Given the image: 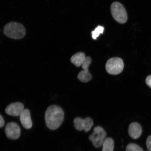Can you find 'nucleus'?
I'll return each mask as SVG.
<instances>
[{"label":"nucleus","mask_w":151,"mask_h":151,"mask_svg":"<svg viewBox=\"0 0 151 151\" xmlns=\"http://www.w3.org/2000/svg\"><path fill=\"white\" fill-rule=\"evenodd\" d=\"M74 127L78 131H84L86 132L89 131L93 125V120L91 118L87 117L85 119L77 118L73 120Z\"/></svg>","instance_id":"6"},{"label":"nucleus","mask_w":151,"mask_h":151,"mask_svg":"<svg viewBox=\"0 0 151 151\" xmlns=\"http://www.w3.org/2000/svg\"><path fill=\"white\" fill-rule=\"evenodd\" d=\"M146 145L147 148L149 151H151V135L147 138L146 141Z\"/></svg>","instance_id":"17"},{"label":"nucleus","mask_w":151,"mask_h":151,"mask_svg":"<svg viewBox=\"0 0 151 151\" xmlns=\"http://www.w3.org/2000/svg\"><path fill=\"white\" fill-rule=\"evenodd\" d=\"M102 146V151H113L114 148V142L111 138H106Z\"/></svg>","instance_id":"13"},{"label":"nucleus","mask_w":151,"mask_h":151,"mask_svg":"<svg viewBox=\"0 0 151 151\" xmlns=\"http://www.w3.org/2000/svg\"><path fill=\"white\" fill-rule=\"evenodd\" d=\"M4 120L3 117L0 114V128L3 127L4 125Z\"/></svg>","instance_id":"19"},{"label":"nucleus","mask_w":151,"mask_h":151,"mask_svg":"<svg viewBox=\"0 0 151 151\" xmlns=\"http://www.w3.org/2000/svg\"><path fill=\"white\" fill-rule=\"evenodd\" d=\"M5 133L9 139H16L19 138L20 135V129L18 124L16 123H9L6 126Z\"/></svg>","instance_id":"7"},{"label":"nucleus","mask_w":151,"mask_h":151,"mask_svg":"<svg viewBox=\"0 0 151 151\" xmlns=\"http://www.w3.org/2000/svg\"><path fill=\"white\" fill-rule=\"evenodd\" d=\"M106 69L109 74L117 75L123 70L124 63L121 58H113L109 59L106 65Z\"/></svg>","instance_id":"4"},{"label":"nucleus","mask_w":151,"mask_h":151,"mask_svg":"<svg viewBox=\"0 0 151 151\" xmlns=\"http://www.w3.org/2000/svg\"><path fill=\"white\" fill-rule=\"evenodd\" d=\"M78 78L81 82L86 83L91 80L92 76L88 70H83L79 73Z\"/></svg>","instance_id":"12"},{"label":"nucleus","mask_w":151,"mask_h":151,"mask_svg":"<svg viewBox=\"0 0 151 151\" xmlns=\"http://www.w3.org/2000/svg\"><path fill=\"white\" fill-rule=\"evenodd\" d=\"M86 57L84 53L79 52L71 57L70 61L77 67H80L85 61Z\"/></svg>","instance_id":"11"},{"label":"nucleus","mask_w":151,"mask_h":151,"mask_svg":"<svg viewBox=\"0 0 151 151\" xmlns=\"http://www.w3.org/2000/svg\"><path fill=\"white\" fill-rule=\"evenodd\" d=\"M20 120L22 126L26 129H29L32 126L31 113L29 109H24L20 115Z\"/></svg>","instance_id":"9"},{"label":"nucleus","mask_w":151,"mask_h":151,"mask_svg":"<svg viewBox=\"0 0 151 151\" xmlns=\"http://www.w3.org/2000/svg\"><path fill=\"white\" fill-rule=\"evenodd\" d=\"M111 10L113 18L119 23L124 24L127 22V13L121 3L118 2L113 3L111 5Z\"/></svg>","instance_id":"3"},{"label":"nucleus","mask_w":151,"mask_h":151,"mask_svg":"<svg viewBox=\"0 0 151 151\" xmlns=\"http://www.w3.org/2000/svg\"><path fill=\"white\" fill-rule=\"evenodd\" d=\"M126 151H143L142 149L134 143H130L128 145Z\"/></svg>","instance_id":"15"},{"label":"nucleus","mask_w":151,"mask_h":151,"mask_svg":"<svg viewBox=\"0 0 151 151\" xmlns=\"http://www.w3.org/2000/svg\"><path fill=\"white\" fill-rule=\"evenodd\" d=\"M3 32L9 38L19 40L23 38L26 35V29L22 24L12 22L6 24Z\"/></svg>","instance_id":"2"},{"label":"nucleus","mask_w":151,"mask_h":151,"mask_svg":"<svg viewBox=\"0 0 151 151\" xmlns=\"http://www.w3.org/2000/svg\"><path fill=\"white\" fill-rule=\"evenodd\" d=\"M91 62V59L90 57H86V59L82 65V68L83 70H88V67Z\"/></svg>","instance_id":"16"},{"label":"nucleus","mask_w":151,"mask_h":151,"mask_svg":"<svg viewBox=\"0 0 151 151\" xmlns=\"http://www.w3.org/2000/svg\"><path fill=\"white\" fill-rule=\"evenodd\" d=\"M24 109V105L20 102L13 103L9 104L5 109V112L10 116H20Z\"/></svg>","instance_id":"8"},{"label":"nucleus","mask_w":151,"mask_h":151,"mask_svg":"<svg viewBox=\"0 0 151 151\" xmlns=\"http://www.w3.org/2000/svg\"><path fill=\"white\" fill-rule=\"evenodd\" d=\"M45 118L47 127L49 129H58L64 120V113L63 109L58 105L50 106L45 112Z\"/></svg>","instance_id":"1"},{"label":"nucleus","mask_w":151,"mask_h":151,"mask_svg":"<svg viewBox=\"0 0 151 151\" xmlns=\"http://www.w3.org/2000/svg\"><path fill=\"white\" fill-rule=\"evenodd\" d=\"M142 128L137 122L132 123L128 128V133L132 138L137 139L140 137L142 133Z\"/></svg>","instance_id":"10"},{"label":"nucleus","mask_w":151,"mask_h":151,"mask_svg":"<svg viewBox=\"0 0 151 151\" xmlns=\"http://www.w3.org/2000/svg\"><path fill=\"white\" fill-rule=\"evenodd\" d=\"M106 135V132L103 128L98 126L94 128L93 133L90 136L89 139L94 147L99 148L102 146Z\"/></svg>","instance_id":"5"},{"label":"nucleus","mask_w":151,"mask_h":151,"mask_svg":"<svg viewBox=\"0 0 151 151\" xmlns=\"http://www.w3.org/2000/svg\"><path fill=\"white\" fill-rule=\"evenodd\" d=\"M104 31V27L101 26H98L92 32V37L93 39L96 40L99 37L100 34H102Z\"/></svg>","instance_id":"14"},{"label":"nucleus","mask_w":151,"mask_h":151,"mask_svg":"<svg viewBox=\"0 0 151 151\" xmlns=\"http://www.w3.org/2000/svg\"><path fill=\"white\" fill-rule=\"evenodd\" d=\"M146 82V84L151 88V75H149L147 77Z\"/></svg>","instance_id":"18"}]
</instances>
